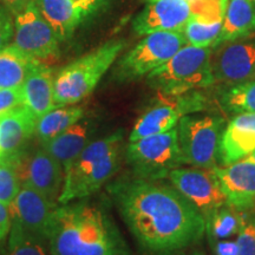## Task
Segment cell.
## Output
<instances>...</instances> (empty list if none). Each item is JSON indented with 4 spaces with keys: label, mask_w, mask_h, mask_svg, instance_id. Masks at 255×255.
<instances>
[{
    "label": "cell",
    "mask_w": 255,
    "mask_h": 255,
    "mask_svg": "<svg viewBox=\"0 0 255 255\" xmlns=\"http://www.w3.org/2000/svg\"><path fill=\"white\" fill-rule=\"evenodd\" d=\"M107 190L137 245L148 255L199 245L205 237L202 214L170 182L132 175L110 182Z\"/></svg>",
    "instance_id": "6da1fadb"
},
{
    "label": "cell",
    "mask_w": 255,
    "mask_h": 255,
    "mask_svg": "<svg viewBox=\"0 0 255 255\" xmlns=\"http://www.w3.org/2000/svg\"><path fill=\"white\" fill-rule=\"evenodd\" d=\"M46 242L51 255H132L108 210L89 197L57 206Z\"/></svg>",
    "instance_id": "7a4b0ae2"
},
{
    "label": "cell",
    "mask_w": 255,
    "mask_h": 255,
    "mask_svg": "<svg viewBox=\"0 0 255 255\" xmlns=\"http://www.w3.org/2000/svg\"><path fill=\"white\" fill-rule=\"evenodd\" d=\"M126 150L124 130L94 139L64 171L58 205L87 199L113 178L122 163Z\"/></svg>",
    "instance_id": "3957f363"
},
{
    "label": "cell",
    "mask_w": 255,
    "mask_h": 255,
    "mask_svg": "<svg viewBox=\"0 0 255 255\" xmlns=\"http://www.w3.org/2000/svg\"><path fill=\"white\" fill-rule=\"evenodd\" d=\"M124 46L123 40H109L64 66L55 77L56 105L78 104L90 96Z\"/></svg>",
    "instance_id": "277c9868"
},
{
    "label": "cell",
    "mask_w": 255,
    "mask_h": 255,
    "mask_svg": "<svg viewBox=\"0 0 255 255\" xmlns=\"http://www.w3.org/2000/svg\"><path fill=\"white\" fill-rule=\"evenodd\" d=\"M212 47L187 44L167 63L146 76V83L158 94L178 95L201 90L215 84L213 77Z\"/></svg>",
    "instance_id": "5b68a950"
},
{
    "label": "cell",
    "mask_w": 255,
    "mask_h": 255,
    "mask_svg": "<svg viewBox=\"0 0 255 255\" xmlns=\"http://www.w3.org/2000/svg\"><path fill=\"white\" fill-rule=\"evenodd\" d=\"M227 0H144V7L132 21L138 36L157 31H181L199 17L225 14Z\"/></svg>",
    "instance_id": "8992f818"
},
{
    "label": "cell",
    "mask_w": 255,
    "mask_h": 255,
    "mask_svg": "<svg viewBox=\"0 0 255 255\" xmlns=\"http://www.w3.org/2000/svg\"><path fill=\"white\" fill-rule=\"evenodd\" d=\"M226 121L218 115L191 114L176 126L183 165L213 169L219 162V144Z\"/></svg>",
    "instance_id": "52a82bcc"
},
{
    "label": "cell",
    "mask_w": 255,
    "mask_h": 255,
    "mask_svg": "<svg viewBox=\"0 0 255 255\" xmlns=\"http://www.w3.org/2000/svg\"><path fill=\"white\" fill-rule=\"evenodd\" d=\"M124 159L133 176L146 180H167L169 173L182 167L176 128L129 142Z\"/></svg>",
    "instance_id": "ba28073f"
},
{
    "label": "cell",
    "mask_w": 255,
    "mask_h": 255,
    "mask_svg": "<svg viewBox=\"0 0 255 255\" xmlns=\"http://www.w3.org/2000/svg\"><path fill=\"white\" fill-rule=\"evenodd\" d=\"M187 44L186 37L181 31H157L145 34L119 60L114 78L119 82L144 78L167 63Z\"/></svg>",
    "instance_id": "9c48e42d"
},
{
    "label": "cell",
    "mask_w": 255,
    "mask_h": 255,
    "mask_svg": "<svg viewBox=\"0 0 255 255\" xmlns=\"http://www.w3.org/2000/svg\"><path fill=\"white\" fill-rule=\"evenodd\" d=\"M158 95L157 100L136 121L129 135V142L169 131L176 128L182 117L208 109V98L200 90L178 95Z\"/></svg>",
    "instance_id": "30bf717a"
},
{
    "label": "cell",
    "mask_w": 255,
    "mask_h": 255,
    "mask_svg": "<svg viewBox=\"0 0 255 255\" xmlns=\"http://www.w3.org/2000/svg\"><path fill=\"white\" fill-rule=\"evenodd\" d=\"M2 161L13 165L21 186L37 190L50 202L58 205L64 168L40 144L37 148H25L18 155Z\"/></svg>",
    "instance_id": "8fae6325"
},
{
    "label": "cell",
    "mask_w": 255,
    "mask_h": 255,
    "mask_svg": "<svg viewBox=\"0 0 255 255\" xmlns=\"http://www.w3.org/2000/svg\"><path fill=\"white\" fill-rule=\"evenodd\" d=\"M12 43L32 58L43 62L59 55L62 41L41 14L36 0H30L23 11L14 15Z\"/></svg>",
    "instance_id": "7c38bea8"
},
{
    "label": "cell",
    "mask_w": 255,
    "mask_h": 255,
    "mask_svg": "<svg viewBox=\"0 0 255 255\" xmlns=\"http://www.w3.org/2000/svg\"><path fill=\"white\" fill-rule=\"evenodd\" d=\"M167 180L193 203L205 221L216 210L228 205L212 169L178 167L169 173Z\"/></svg>",
    "instance_id": "4fadbf2b"
},
{
    "label": "cell",
    "mask_w": 255,
    "mask_h": 255,
    "mask_svg": "<svg viewBox=\"0 0 255 255\" xmlns=\"http://www.w3.org/2000/svg\"><path fill=\"white\" fill-rule=\"evenodd\" d=\"M210 65L215 84L227 87L255 79V41L239 39L213 47Z\"/></svg>",
    "instance_id": "5bb4252c"
},
{
    "label": "cell",
    "mask_w": 255,
    "mask_h": 255,
    "mask_svg": "<svg viewBox=\"0 0 255 255\" xmlns=\"http://www.w3.org/2000/svg\"><path fill=\"white\" fill-rule=\"evenodd\" d=\"M212 170L229 206L248 212L255 205V161L247 157L228 165H216Z\"/></svg>",
    "instance_id": "9a60e30c"
},
{
    "label": "cell",
    "mask_w": 255,
    "mask_h": 255,
    "mask_svg": "<svg viewBox=\"0 0 255 255\" xmlns=\"http://www.w3.org/2000/svg\"><path fill=\"white\" fill-rule=\"evenodd\" d=\"M57 206L37 190L21 186L9 209L12 219L17 220L24 229L46 240L51 219Z\"/></svg>",
    "instance_id": "2e32d148"
},
{
    "label": "cell",
    "mask_w": 255,
    "mask_h": 255,
    "mask_svg": "<svg viewBox=\"0 0 255 255\" xmlns=\"http://www.w3.org/2000/svg\"><path fill=\"white\" fill-rule=\"evenodd\" d=\"M255 151V114L235 115L226 124L219 144V165L250 157Z\"/></svg>",
    "instance_id": "e0dca14e"
},
{
    "label": "cell",
    "mask_w": 255,
    "mask_h": 255,
    "mask_svg": "<svg viewBox=\"0 0 255 255\" xmlns=\"http://www.w3.org/2000/svg\"><path fill=\"white\" fill-rule=\"evenodd\" d=\"M97 129L98 123L91 117L84 116L68 130L40 145L63 165L65 171L89 143L94 141Z\"/></svg>",
    "instance_id": "ac0fdd59"
},
{
    "label": "cell",
    "mask_w": 255,
    "mask_h": 255,
    "mask_svg": "<svg viewBox=\"0 0 255 255\" xmlns=\"http://www.w3.org/2000/svg\"><path fill=\"white\" fill-rule=\"evenodd\" d=\"M37 119L24 105L0 117V161L27 148L36 132Z\"/></svg>",
    "instance_id": "d6986e66"
},
{
    "label": "cell",
    "mask_w": 255,
    "mask_h": 255,
    "mask_svg": "<svg viewBox=\"0 0 255 255\" xmlns=\"http://www.w3.org/2000/svg\"><path fill=\"white\" fill-rule=\"evenodd\" d=\"M55 73L41 60L34 64L21 85L23 105L39 120L56 108Z\"/></svg>",
    "instance_id": "ffe728a7"
},
{
    "label": "cell",
    "mask_w": 255,
    "mask_h": 255,
    "mask_svg": "<svg viewBox=\"0 0 255 255\" xmlns=\"http://www.w3.org/2000/svg\"><path fill=\"white\" fill-rule=\"evenodd\" d=\"M255 32V6L252 0H227L221 32L215 46L239 40Z\"/></svg>",
    "instance_id": "44dd1931"
},
{
    "label": "cell",
    "mask_w": 255,
    "mask_h": 255,
    "mask_svg": "<svg viewBox=\"0 0 255 255\" xmlns=\"http://www.w3.org/2000/svg\"><path fill=\"white\" fill-rule=\"evenodd\" d=\"M36 2L62 43L73 36L76 28L87 17L72 0H36Z\"/></svg>",
    "instance_id": "7402d4cb"
},
{
    "label": "cell",
    "mask_w": 255,
    "mask_h": 255,
    "mask_svg": "<svg viewBox=\"0 0 255 255\" xmlns=\"http://www.w3.org/2000/svg\"><path fill=\"white\" fill-rule=\"evenodd\" d=\"M38 59L11 43L0 51V90L20 88Z\"/></svg>",
    "instance_id": "603a6c76"
},
{
    "label": "cell",
    "mask_w": 255,
    "mask_h": 255,
    "mask_svg": "<svg viewBox=\"0 0 255 255\" xmlns=\"http://www.w3.org/2000/svg\"><path fill=\"white\" fill-rule=\"evenodd\" d=\"M84 114L85 109L82 105H57L37 120L34 136L37 137L39 144L50 141L82 120Z\"/></svg>",
    "instance_id": "cb8c5ba5"
},
{
    "label": "cell",
    "mask_w": 255,
    "mask_h": 255,
    "mask_svg": "<svg viewBox=\"0 0 255 255\" xmlns=\"http://www.w3.org/2000/svg\"><path fill=\"white\" fill-rule=\"evenodd\" d=\"M219 104L233 116L255 114V79L227 85L219 94Z\"/></svg>",
    "instance_id": "d4e9b609"
},
{
    "label": "cell",
    "mask_w": 255,
    "mask_h": 255,
    "mask_svg": "<svg viewBox=\"0 0 255 255\" xmlns=\"http://www.w3.org/2000/svg\"><path fill=\"white\" fill-rule=\"evenodd\" d=\"M225 14L199 17L189 21L182 30L187 43L197 47H214L221 32Z\"/></svg>",
    "instance_id": "484cf974"
},
{
    "label": "cell",
    "mask_w": 255,
    "mask_h": 255,
    "mask_svg": "<svg viewBox=\"0 0 255 255\" xmlns=\"http://www.w3.org/2000/svg\"><path fill=\"white\" fill-rule=\"evenodd\" d=\"M242 222V212L226 205L206 219V234L209 242L227 240L238 235Z\"/></svg>",
    "instance_id": "4316f807"
},
{
    "label": "cell",
    "mask_w": 255,
    "mask_h": 255,
    "mask_svg": "<svg viewBox=\"0 0 255 255\" xmlns=\"http://www.w3.org/2000/svg\"><path fill=\"white\" fill-rule=\"evenodd\" d=\"M7 239L6 255H51L45 239L27 232L15 219Z\"/></svg>",
    "instance_id": "83f0119b"
},
{
    "label": "cell",
    "mask_w": 255,
    "mask_h": 255,
    "mask_svg": "<svg viewBox=\"0 0 255 255\" xmlns=\"http://www.w3.org/2000/svg\"><path fill=\"white\" fill-rule=\"evenodd\" d=\"M21 184L13 165L0 161V202L11 206L20 190Z\"/></svg>",
    "instance_id": "f1b7e54d"
},
{
    "label": "cell",
    "mask_w": 255,
    "mask_h": 255,
    "mask_svg": "<svg viewBox=\"0 0 255 255\" xmlns=\"http://www.w3.org/2000/svg\"><path fill=\"white\" fill-rule=\"evenodd\" d=\"M237 240L239 255H255V228L247 212H242V222Z\"/></svg>",
    "instance_id": "f546056e"
},
{
    "label": "cell",
    "mask_w": 255,
    "mask_h": 255,
    "mask_svg": "<svg viewBox=\"0 0 255 255\" xmlns=\"http://www.w3.org/2000/svg\"><path fill=\"white\" fill-rule=\"evenodd\" d=\"M14 37V17L0 1V51L12 43Z\"/></svg>",
    "instance_id": "4dcf8cb0"
},
{
    "label": "cell",
    "mask_w": 255,
    "mask_h": 255,
    "mask_svg": "<svg viewBox=\"0 0 255 255\" xmlns=\"http://www.w3.org/2000/svg\"><path fill=\"white\" fill-rule=\"evenodd\" d=\"M23 105V94L20 88L0 90V117Z\"/></svg>",
    "instance_id": "1f68e13d"
},
{
    "label": "cell",
    "mask_w": 255,
    "mask_h": 255,
    "mask_svg": "<svg viewBox=\"0 0 255 255\" xmlns=\"http://www.w3.org/2000/svg\"><path fill=\"white\" fill-rule=\"evenodd\" d=\"M214 255H239L238 240H218L210 242Z\"/></svg>",
    "instance_id": "d6a6232c"
},
{
    "label": "cell",
    "mask_w": 255,
    "mask_h": 255,
    "mask_svg": "<svg viewBox=\"0 0 255 255\" xmlns=\"http://www.w3.org/2000/svg\"><path fill=\"white\" fill-rule=\"evenodd\" d=\"M12 227L11 209L5 203L0 202V244L8 238Z\"/></svg>",
    "instance_id": "836d02e7"
},
{
    "label": "cell",
    "mask_w": 255,
    "mask_h": 255,
    "mask_svg": "<svg viewBox=\"0 0 255 255\" xmlns=\"http://www.w3.org/2000/svg\"><path fill=\"white\" fill-rule=\"evenodd\" d=\"M6 6V8L13 14V17L15 14H18L19 12L23 11L25 6L27 5V2L30 0H0Z\"/></svg>",
    "instance_id": "e575fe53"
},
{
    "label": "cell",
    "mask_w": 255,
    "mask_h": 255,
    "mask_svg": "<svg viewBox=\"0 0 255 255\" xmlns=\"http://www.w3.org/2000/svg\"><path fill=\"white\" fill-rule=\"evenodd\" d=\"M159 255H207V254L202 248L199 247V245H194V246L181 248V250L169 252V253L159 254Z\"/></svg>",
    "instance_id": "d590c367"
},
{
    "label": "cell",
    "mask_w": 255,
    "mask_h": 255,
    "mask_svg": "<svg viewBox=\"0 0 255 255\" xmlns=\"http://www.w3.org/2000/svg\"><path fill=\"white\" fill-rule=\"evenodd\" d=\"M108 0H84V5H83V9H84L85 15H89L101 8Z\"/></svg>",
    "instance_id": "8d00e7d4"
},
{
    "label": "cell",
    "mask_w": 255,
    "mask_h": 255,
    "mask_svg": "<svg viewBox=\"0 0 255 255\" xmlns=\"http://www.w3.org/2000/svg\"><path fill=\"white\" fill-rule=\"evenodd\" d=\"M73 2H76L79 7H81L83 9V5H84V0H72ZM83 12H84V9H83Z\"/></svg>",
    "instance_id": "74e56055"
},
{
    "label": "cell",
    "mask_w": 255,
    "mask_h": 255,
    "mask_svg": "<svg viewBox=\"0 0 255 255\" xmlns=\"http://www.w3.org/2000/svg\"><path fill=\"white\" fill-rule=\"evenodd\" d=\"M248 214H251V215H253V216H255V205L253 206V207H252V208L250 209V210H248Z\"/></svg>",
    "instance_id": "f35d334b"
},
{
    "label": "cell",
    "mask_w": 255,
    "mask_h": 255,
    "mask_svg": "<svg viewBox=\"0 0 255 255\" xmlns=\"http://www.w3.org/2000/svg\"><path fill=\"white\" fill-rule=\"evenodd\" d=\"M248 215H250V219H251V221H252V223H253V226H254V228H255V216L251 215V214H248Z\"/></svg>",
    "instance_id": "ab89813d"
},
{
    "label": "cell",
    "mask_w": 255,
    "mask_h": 255,
    "mask_svg": "<svg viewBox=\"0 0 255 255\" xmlns=\"http://www.w3.org/2000/svg\"><path fill=\"white\" fill-rule=\"evenodd\" d=\"M248 158H251V159H253V161H255V151H254L253 154H252Z\"/></svg>",
    "instance_id": "60d3db41"
},
{
    "label": "cell",
    "mask_w": 255,
    "mask_h": 255,
    "mask_svg": "<svg viewBox=\"0 0 255 255\" xmlns=\"http://www.w3.org/2000/svg\"><path fill=\"white\" fill-rule=\"evenodd\" d=\"M189 1H196V0H189Z\"/></svg>",
    "instance_id": "b9f144b4"
},
{
    "label": "cell",
    "mask_w": 255,
    "mask_h": 255,
    "mask_svg": "<svg viewBox=\"0 0 255 255\" xmlns=\"http://www.w3.org/2000/svg\"><path fill=\"white\" fill-rule=\"evenodd\" d=\"M252 1H253V2H254V4H255V0H252Z\"/></svg>",
    "instance_id": "7bdbcfd3"
},
{
    "label": "cell",
    "mask_w": 255,
    "mask_h": 255,
    "mask_svg": "<svg viewBox=\"0 0 255 255\" xmlns=\"http://www.w3.org/2000/svg\"><path fill=\"white\" fill-rule=\"evenodd\" d=\"M0 255H1V254H0Z\"/></svg>",
    "instance_id": "ee69618b"
}]
</instances>
